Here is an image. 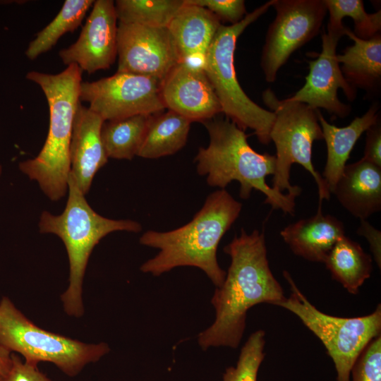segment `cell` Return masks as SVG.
Wrapping results in <instances>:
<instances>
[{"label": "cell", "mask_w": 381, "mask_h": 381, "mask_svg": "<svg viewBox=\"0 0 381 381\" xmlns=\"http://www.w3.org/2000/svg\"><path fill=\"white\" fill-rule=\"evenodd\" d=\"M283 275L291 294L278 304L295 314L325 346L332 359L337 381H350L351 371L366 346L381 332V306L370 315L357 318L330 315L315 308L297 287L289 272Z\"/></svg>", "instance_id": "9c48e42d"}, {"label": "cell", "mask_w": 381, "mask_h": 381, "mask_svg": "<svg viewBox=\"0 0 381 381\" xmlns=\"http://www.w3.org/2000/svg\"><path fill=\"white\" fill-rule=\"evenodd\" d=\"M329 13V23H342L344 17L353 21V33L360 39L368 40L380 33L381 11L368 13L361 0H324Z\"/></svg>", "instance_id": "4316f807"}, {"label": "cell", "mask_w": 381, "mask_h": 381, "mask_svg": "<svg viewBox=\"0 0 381 381\" xmlns=\"http://www.w3.org/2000/svg\"><path fill=\"white\" fill-rule=\"evenodd\" d=\"M82 73L78 65L70 64L58 74L31 71L25 76L41 87L47 98L49 126L37 156L20 162L18 167L54 202L62 199L68 190L69 148L74 114L80 102Z\"/></svg>", "instance_id": "277c9868"}, {"label": "cell", "mask_w": 381, "mask_h": 381, "mask_svg": "<svg viewBox=\"0 0 381 381\" xmlns=\"http://www.w3.org/2000/svg\"><path fill=\"white\" fill-rule=\"evenodd\" d=\"M276 16L267 29L260 66L267 83L294 52L320 32L327 9L324 0H273Z\"/></svg>", "instance_id": "30bf717a"}, {"label": "cell", "mask_w": 381, "mask_h": 381, "mask_svg": "<svg viewBox=\"0 0 381 381\" xmlns=\"http://www.w3.org/2000/svg\"><path fill=\"white\" fill-rule=\"evenodd\" d=\"M0 344L28 363H52L71 377L110 351L107 343L87 344L40 328L6 296L0 301Z\"/></svg>", "instance_id": "ba28073f"}, {"label": "cell", "mask_w": 381, "mask_h": 381, "mask_svg": "<svg viewBox=\"0 0 381 381\" xmlns=\"http://www.w3.org/2000/svg\"><path fill=\"white\" fill-rule=\"evenodd\" d=\"M0 381H4V379L3 377L0 376Z\"/></svg>", "instance_id": "d590c367"}, {"label": "cell", "mask_w": 381, "mask_h": 381, "mask_svg": "<svg viewBox=\"0 0 381 381\" xmlns=\"http://www.w3.org/2000/svg\"><path fill=\"white\" fill-rule=\"evenodd\" d=\"M262 101L274 114L270 138L276 148L275 169L272 188L297 198L301 193L298 186L290 183L291 168L298 164L313 177L318 190L319 204L329 200L330 192L322 175L316 171L312 160L313 144L323 140L318 110L302 102L279 99L270 88L262 92Z\"/></svg>", "instance_id": "52a82bcc"}, {"label": "cell", "mask_w": 381, "mask_h": 381, "mask_svg": "<svg viewBox=\"0 0 381 381\" xmlns=\"http://www.w3.org/2000/svg\"><path fill=\"white\" fill-rule=\"evenodd\" d=\"M80 101L104 121L135 115L156 114L166 109L161 96V81L128 72H116L98 80L82 81Z\"/></svg>", "instance_id": "8fae6325"}, {"label": "cell", "mask_w": 381, "mask_h": 381, "mask_svg": "<svg viewBox=\"0 0 381 381\" xmlns=\"http://www.w3.org/2000/svg\"><path fill=\"white\" fill-rule=\"evenodd\" d=\"M317 114L327 147V160L322 176L332 193L356 142L380 120V104L373 102L363 115L356 117L344 127L328 123L319 109Z\"/></svg>", "instance_id": "ffe728a7"}, {"label": "cell", "mask_w": 381, "mask_h": 381, "mask_svg": "<svg viewBox=\"0 0 381 381\" xmlns=\"http://www.w3.org/2000/svg\"><path fill=\"white\" fill-rule=\"evenodd\" d=\"M241 209V202L221 189L207 196L202 208L186 224L166 232L146 231L140 238V244L159 251L144 262L140 270L159 276L177 267H195L202 270L216 287H220L226 272L217 262V248Z\"/></svg>", "instance_id": "7a4b0ae2"}, {"label": "cell", "mask_w": 381, "mask_h": 381, "mask_svg": "<svg viewBox=\"0 0 381 381\" xmlns=\"http://www.w3.org/2000/svg\"><path fill=\"white\" fill-rule=\"evenodd\" d=\"M345 29L343 23H328L321 37L322 51L317 59L308 61L305 84L289 100L305 103L314 109H324L333 118L343 119L350 114L351 107L341 102L337 95L341 89L352 102L357 92L344 77L337 59V47Z\"/></svg>", "instance_id": "7c38bea8"}, {"label": "cell", "mask_w": 381, "mask_h": 381, "mask_svg": "<svg viewBox=\"0 0 381 381\" xmlns=\"http://www.w3.org/2000/svg\"><path fill=\"white\" fill-rule=\"evenodd\" d=\"M118 72L146 75L162 80L180 62L167 28L119 23Z\"/></svg>", "instance_id": "4fadbf2b"}, {"label": "cell", "mask_w": 381, "mask_h": 381, "mask_svg": "<svg viewBox=\"0 0 381 381\" xmlns=\"http://www.w3.org/2000/svg\"><path fill=\"white\" fill-rule=\"evenodd\" d=\"M332 193L349 213L367 219L381 210V167L363 158L346 164Z\"/></svg>", "instance_id": "e0dca14e"}, {"label": "cell", "mask_w": 381, "mask_h": 381, "mask_svg": "<svg viewBox=\"0 0 381 381\" xmlns=\"http://www.w3.org/2000/svg\"><path fill=\"white\" fill-rule=\"evenodd\" d=\"M103 119L78 102L69 148L71 173L85 195L97 172L108 160L102 141Z\"/></svg>", "instance_id": "2e32d148"}, {"label": "cell", "mask_w": 381, "mask_h": 381, "mask_svg": "<svg viewBox=\"0 0 381 381\" xmlns=\"http://www.w3.org/2000/svg\"><path fill=\"white\" fill-rule=\"evenodd\" d=\"M187 3L204 7L219 20L236 24L246 16L243 0H186Z\"/></svg>", "instance_id": "f546056e"}, {"label": "cell", "mask_w": 381, "mask_h": 381, "mask_svg": "<svg viewBox=\"0 0 381 381\" xmlns=\"http://www.w3.org/2000/svg\"><path fill=\"white\" fill-rule=\"evenodd\" d=\"M184 0H117L115 11L119 23L167 28Z\"/></svg>", "instance_id": "484cf974"}, {"label": "cell", "mask_w": 381, "mask_h": 381, "mask_svg": "<svg viewBox=\"0 0 381 381\" xmlns=\"http://www.w3.org/2000/svg\"><path fill=\"white\" fill-rule=\"evenodd\" d=\"M265 332H253L243 346L236 366L226 369L224 381H257L259 368L265 353Z\"/></svg>", "instance_id": "83f0119b"}, {"label": "cell", "mask_w": 381, "mask_h": 381, "mask_svg": "<svg viewBox=\"0 0 381 381\" xmlns=\"http://www.w3.org/2000/svg\"><path fill=\"white\" fill-rule=\"evenodd\" d=\"M270 0L247 13L239 23L221 24L207 52L202 68L208 77L226 117L245 131L251 129L258 141L268 145L274 114L254 102L243 91L237 79L234 53L239 36L247 27L272 6Z\"/></svg>", "instance_id": "8992f818"}, {"label": "cell", "mask_w": 381, "mask_h": 381, "mask_svg": "<svg viewBox=\"0 0 381 381\" xmlns=\"http://www.w3.org/2000/svg\"><path fill=\"white\" fill-rule=\"evenodd\" d=\"M190 123L171 110L153 116L137 156L156 159L175 154L185 146Z\"/></svg>", "instance_id": "603a6c76"}, {"label": "cell", "mask_w": 381, "mask_h": 381, "mask_svg": "<svg viewBox=\"0 0 381 381\" xmlns=\"http://www.w3.org/2000/svg\"><path fill=\"white\" fill-rule=\"evenodd\" d=\"M78 40L59 56L65 65L76 64L90 74L109 68L117 56V17L114 1L97 0Z\"/></svg>", "instance_id": "5bb4252c"}, {"label": "cell", "mask_w": 381, "mask_h": 381, "mask_svg": "<svg viewBox=\"0 0 381 381\" xmlns=\"http://www.w3.org/2000/svg\"><path fill=\"white\" fill-rule=\"evenodd\" d=\"M350 381H381V337L373 339L363 350L351 371Z\"/></svg>", "instance_id": "f1b7e54d"}, {"label": "cell", "mask_w": 381, "mask_h": 381, "mask_svg": "<svg viewBox=\"0 0 381 381\" xmlns=\"http://www.w3.org/2000/svg\"><path fill=\"white\" fill-rule=\"evenodd\" d=\"M324 263L332 278L352 294H358L373 270L370 255L346 236L337 242Z\"/></svg>", "instance_id": "7402d4cb"}, {"label": "cell", "mask_w": 381, "mask_h": 381, "mask_svg": "<svg viewBox=\"0 0 381 381\" xmlns=\"http://www.w3.org/2000/svg\"><path fill=\"white\" fill-rule=\"evenodd\" d=\"M42 234H52L61 238L69 262V284L61 295L65 313L80 318L84 314L83 284L92 251L109 234L125 231L139 232L140 223L131 219H112L96 212L87 202L70 172L68 199L59 215L43 211L38 223Z\"/></svg>", "instance_id": "5b68a950"}, {"label": "cell", "mask_w": 381, "mask_h": 381, "mask_svg": "<svg viewBox=\"0 0 381 381\" xmlns=\"http://www.w3.org/2000/svg\"><path fill=\"white\" fill-rule=\"evenodd\" d=\"M280 235L295 255L323 263L337 242L346 236L343 222L324 214L321 205L315 215L287 225Z\"/></svg>", "instance_id": "ac0fdd59"}, {"label": "cell", "mask_w": 381, "mask_h": 381, "mask_svg": "<svg viewBox=\"0 0 381 381\" xmlns=\"http://www.w3.org/2000/svg\"><path fill=\"white\" fill-rule=\"evenodd\" d=\"M344 35L353 44L337 55L344 77L354 89H363L368 96L377 95L381 85V34L363 40L346 27Z\"/></svg>", "instance_id": "44dd1931"}, {"label": "cell", "mask_w": 381, "mask_h": 381, "mask_svg": "<svg viewBox=\"0 0 381 381\" xmlns=\"http://www.w3.org/2000/svg\"><path fill=\"white\" fill-rule=\"evenodd\" d=\"M224 252L231 262L222 285L216 287L211 299L215 320L198 335L202 350L238 348L248 310L262 303L278 306L286 298L270 270L264 231L255 229L247 234L241 229Z\"/></svg>", "instance_id": "6da1fadb"}, {"label": "cell", "mask_w": 381, "mask_h": 381, "mask_svg": "<svg viewBox=\"0 0 381 381\" xmlns=\"http://www.w3.org/2000/svg\"><path fill=\"white\" fill-rule=\"evenodd\" d=\"M93 0H66L56 17L38 32L25 52L30 60H34L49 51L62 35L72 32L82 23Z\"/></svg>", "instance_id": "d4e9b609"}, {"label": "cell", "mask_w": 381, "mask_h": 381, "mask_svg": "<svg viewBox=\"0 0 381 381\" xmlns=\"http://www.w3.org/2000/svg\"><path fill=\"white\" fill-rule=\"evenodd\" d=\"M220 25V20L209 10L184 0V5L167 27L180 62L189 63L198 59L202 68L207 52Z\"/></svg>", "instance_id": "d6986e66"}, {"label": "cell", "mask_w": 381, "mask_h": 381, "mask_svg": "<svg viewBox=\"0 0 381 381\" xmlns=\"http://www.w3.org/2000/svg\"><path fill=\"white\" fill-rule=\"evenodd\" d=\"M166 108L190 122H203L222 113L215 91L200 66L179 62L161 82Z\"/></svg>", "instance_id": "9a60e30c"}, {"label": "cell", "mask_w": 381, "mask_h": 381, "mask_svg": "<svg viewBox=\"0 0 381 381\" xmlns=\"http://www.w3.org/2000/svg\"><path fill=\"white\" fill-rule=\"evenodd\" d=\"M363 159L381 167V125L380 119L366 131Z\"/></svg>", "instance_id": "1f68e13d"}, {"label": "cell", "mask_w": 381, "mask_h": 381, "mask_svg": "<svg viewBox=\"0 0 381 381\" xmlns=\"http://www.w3.org/2000/svg\"><path fill=\"white\" fill-rule=\"evenodd\" d=\"M202 123L210 143L207 147L199 149L195 161L198 174L207 176L209 186L224 189L237 181L241 198L248 199L256 190L265 195V203L273 209L294 214L296 198L274 190L266 182V177L274 173V155L253 150L245 131L227 117H214Z\"/></svg>", "instance_id": "3957f363"}, {"label": "cell", "mask_w": 381, "mask_h": 381, "mask_svg": "<svg viewBox=\"0 0 381 381\" xmlns=\"http://www.w3.org/2000/svg\"><path fill=\"white\" fill-rule=\"evenodd\" d=\"M12 353L0 344V376L4 377L8 373L11 363Z\"/></svg>", "instance_id": "836d02e7"}, {"label": "cell", "mask_w": 381, "mask_h": 381, "mask_svg": "<svg viewBox=\"0 0 381 381\" xmlns=\"http://www.w3.org/2000/svg\"><path fill=\"white\" fill-rule=\"evenodd\" d=\"M1 174H2V166L0 164V178H1Z\"/></svg>", "instance_id": "e575fe53"}, {"label": "cell", "mask_w": 381, "mask_h": 381, "mask_svg": "<svg viewBox=\"0 0 381 381\" xmlns=\"http://www.w3.org/2000/svg\"><path fill=\"white\" fill-rule=\"evenodd\" d=\"M12 363L4 381H53L41 372L37 365L22 361L15 353L11 354Z\"/></svg>", "instance_id": "4dcf8cb0"}, {"label": "cell", "mask_w": 381, "mask_h": 381, "mask_svg": "<svg viewBox=\"0 0 381 381\" xmlns=\"http://www.w3.org/2000/svg\"><path fill=\"white\" fill-rule=\"evenodd\" d=\"M152 117L139 114L104 121L101 138L107 157L131 160L138 155Z\"/></svg>", "instance_id": "cb8c5ba5"}, {"label": "cell", "mask_w": 381, "mask_h": 381, "mask_svg": "<svg viewBox=\"0 0 381 381\" xmlns=\"http://www.w3.org/2000/svg\"><path fill=\"white\" fill-rule=\"evenodd\" d=\"M357 234L368 241L373 259L381 267V231L372 226L366 219L360 220Z\"/></svg>", "instance_id": "d6a6232c"}]
</instances>
